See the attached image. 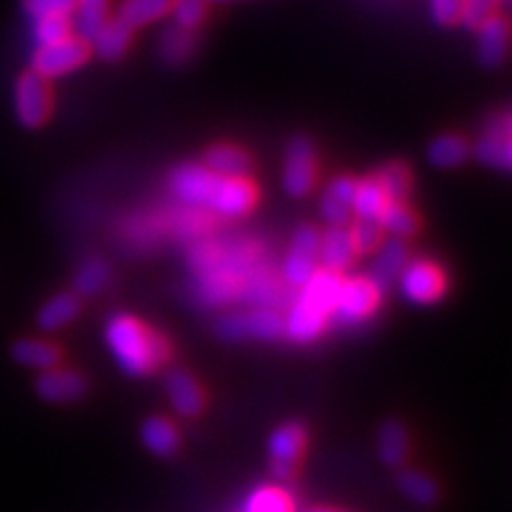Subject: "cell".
Wrapping results in <instances>:
<instances>
[{
    "instance_id": "4316f807",
    "label": "cell",
    "mask_w": 512,
    "mask_h": 512,
    "mask_svg": "<svg viewBox=\"0 0 512 512\" xmlns=\"http://www.w3.org/2000/svg\"><path fill=\"white\" fill-rule=\"evenodd\" d=\"M171 8H174V0H124L117 17L131 29H140L171 15Z\"/></svg>"
},
{
    "instance_id": "6da1fadb",
    "label": "cell",
    "mask_w": 512,
    "mask_h": 512,
    "mask_svg": "<svg viewBox=\"0 0 512 512\" xmlns=\"http://www.w3.org/2000/svg\"><path fill=\"white\" fill-rule=\"evenodd\" d=\"M105 342L117 366L131 377L155 373L171 356L169 339L128 313H117L110 318L105 328Z\"/></svg>"
},
{
    "instance_id": "2e32d148",
    "label": "cell",
    "mask_w": 512,
    "mask_h": 512,
    "mask_svg": "<svg viewBox=\"0 0 512 512\" xmlns=\"http://www.w3.org/2000/svg\"><path fill=\"white\" fill-rule=\"evenodd\" d=\"M356 256L358 254L354 249V242H351L349 228L328 226L323 233H320L318 259H320V266H323L325 271L342 275L351 264H354Z\"/></svg>"
},
{
    "instance_id": "ba28073f",
    "label": "cell",
    "mask_w": 512,
    "mask_h": 512,
    "mask_svg": "<svg viewBox=\"0 0 512 512\" xmlns=\"http://www.w3.org/2000/svg\"><path fill=\"white\" fill-rule=\"evenodd\" d=\"M306 448V430L299 422L275 427L268 439V467L275 479H290Z\"/></svg>"
},
{
    "instance_id": "ab89813d",
    "label": "cell",
    "mask_w": 512,
    "mask_h": 512,
    "mask_svg": "<svg viewBox=\"0 0 512 512\" xmlns=\"http://www.w3.org/2000/svg\"><path fill=\"white\" fill-rule=\"evenodd\" d=\"M76 0H24V10L31 19L72 17Z\"/></svg>"
},
{
    "instance_id": "e575fe53",
    "label": "cell",
    "mask_w": 512,
    "mask_h": 512,
    "mask_svg": "<svg viewBox=\"0 0 512 512\" xmlns=\"http://www.w3.org/2000/svg\"><path fill=\"white\" fill-rule=\"evenodd\" d=\"M74 36L72 17H41L34 19V43L36 48L55 46Z\"/></svg>"
},
{
    "instance_id": "60d3db41",
    "label": "cell",
    "mask_w": 512,
    "mask_h": 512,
    "mask_svg": "<svg viewBox=\"0 0 512 512\" xmlns=\"http://www.w3.org/2000/svg\"><path fill=\"white\" fill-rule=\"evenodd\" d=\"M356 185H358V181H354L351 176H339L328 185L325 195H328L330 200H335L351 209V204H354V195H356Z\"/></svg>"
},
{
    "instance_id": "8992f818",
    "label": "cell",
    "mask_w": 512,
    "mask_h": 512,
    "mask_svg": "<svg viewBox=\"0 0 512 512\" xmlns=\"http://www.w3.org/2000/svg\"><path fill=\"white\" fill-rule=\"evenodd\" d=\"M219 183L221 176L211 174L204 164H181L169 176V188L178 200L190 204V207H202L209 211Z\"/></svg>"
},
{
    "instance_id": "ffe728a7",
    "label": "cell",
    "mask_w": 512,
    "mask_h": 512,
    "mask_svg": "<svg viewBox=\"0 0 512 512\" xmlns=\"http://www.w3.org/2000/svg\"><path fill=\"white\" fill-rule=\"evenodd\" d=\"M133 41V29L121 22L119 17L107 19L102 29L95 34L91 46L95 48V55L105 62H117L126 55L128 46Z\"/></svg>"
},
{
    "instance_id": "d4e9b609",
    "label": "cell",
    "mask_w": 512,
    "mask_h": 512,
    "mask_svg": "<svg viewBox=\"0 0 512 512\" xmlns=\"http://www.w3.org/2000/svg\"><path fill=\"white\" fill-rule=\"evenodd\" d=\"M12 356H15L19 366H27L31 370L46 373V370L57 368L62 351L57 349L53 342H43V339H22V342H17L15 347H12Z\"/></svg>"
},
{
    "instance_id": "1f68e13d",
    "label": "cell",
    "mask_w": 512,
    "mask_h": 512,
    "mask_svg": "<svg viewBox=\"0 0 512 512\" xmlns=\"http://www.w3.org/2000/svg\"><path fill=\"white\" fill-rule=\"evenodd\" d=\"M159 53H162L164 62L171 64V67H178V64L188 62L192 53H195V34L174 24V27H169L162 34Z\"/></svg>"
},
{
    "instance_id": "5b68a950",
    "label": "cell",
    "mask_w": 512,
    "mask_h": 512,
    "mask_svg": "<svg viewBox=\"0 0 512 512\" xmlns=\"http://www.w3.org/2000/svg\"><path fill=\"white\" fill-rule=\"evenodd\" d=\"M399 285L408 302L420 306L437 304L446 294V273L430 259H413L403 266Z\"/></svg>"
},
{
    "instance_id": "ee69618b",
    "label": "cell",
    "mask_w": 512,
    "mask_h": 512,
    "mask_svg": "<svg viewBox=\"0 0 512 512\" xmlns=\"http://www.w3.org/2000/svg\"><path fill=\"white\" fill-rule=\"evenodd\" d=\"M214 3H228V0H214Z\"/></svg>"
},
{
    "instance_id": "d6986e66",
    "label": "cell",
    "mask_w": 512,
    "mask_h": 512,
    "mask_svg": "<svg viewBox=\"0 0 512 512\" xmlns=\"http://www.w3.org/2000/svg\"><path fill=\"white\" fill-rule=\"evenodd\" d=\"M285 320V335L297 344H311L313 339L323 335V330L328 328V318L320 316L318 311H313L311 306L304 302H294L290 313Z\"/></svg>"
},
{
    "instance_id": "277c9868",
    "label": "cell",
    "mask_w": 512,
    "mask_h": 512,
    "mask_svg": "<svg viewBox=\"0 0 512 512\" xmlns=\"http://www.w3.org/2000/svg\"><path fill=\"white\" fill-rule=\"evenodd\" d=\"M318 178V159L316 147L309 138L294 136L287 143L285 150V171H283V185L285 192L294 200L306 197L313 190Z\"/></svg>"
},
{
    "instance_id": "f546056e",
    "label": "cell",
    "mask_w": 512,
    "mask_h": 512,
    "mask_svg": "<svg viewBox=\"0 0 512 512\" xmlns=\"http://www.w3.org/2000/svg\"><path fill=\"white\" fill-rule=\"evenodd\" d=\"M375 181L380 183L384 195L389 202H406L413 188V174L411 166L403 162H389L382 169H377Z\"/></svg>"
},
{
    "instance_id": "52a82bcc",
    "label": "cell",
    "mask_w": 512,
    "mask_h": 512,
    "mask_svg": "<svg viewBox=\"0 0 512 512\" xmlns=\"http://www.w3.org/2000/svg\"><path fill=\"white\" fill-rule=\"evenodd\" d=\"M320 230L316 226H302L294 233L290 252L285 256L283 275L292 287H302L320 268Z\"/></svg>"
},
{
    "instance_id": "f1b7e54d",
    "label": "cell",
    "mask_w": 512,
    "mask_h": 512,
    "mask_svg": "<svg viewBox=\"0 0 512 512\" xmlns=\"http://www.w3.org/2000/svg\"><path fill=\"white\" fill-rule=\"evenodd\" d=\"M242 512H294V501L283 486L261 484L249 491Z\"/></svg>"
},
{
    "instance_id": "7c38bea8",
    "label": "cell",
    "mask_w": 512,
    "mask_h": 512,
    "mask_svg": "<svg viewBox=\"0 0 512 512\" xmlns=\"http://www.w3.org/2000/svg\"><path fill=\"white\" fill-rule=\"evenodd\" d=\"M166 396H169L171 408L181 415V418H195L204 411V392L200 382L192 377L188 370L174 368L166 375Z\"/></svg>"
},
{
    "instance_id": "44dd1931",
    "label": "cell",
    "mask_w": 512,
    "mask_h": 512,
    "mask_svg": "<svg viewBox=\"0 0 512 512\" xmlns=\"http://www.w3.org/2000/svg\"><path fill=\"white\" fill-rule=\"evenodd\" d=\"M140 439H143L147 451L162 458L174 456L178 446H181V437H178L176 425L171 420L162 418V415H152V418H147L143 422V427H140Z\"/></svg>"
},
{
    "instance_id": "3957f363",
    "label": "cell",
    "mask_w": 512,
    "mask_h": 512,
    "mask_svg": "<svg viewBox=\"0 0 512 512\" xmlns=\"http://www.w3.org/2000/svg\"><path fill=\"white\" fill-rule=\"evenodd\" d=\"M380 297L382 292L377 290L368 275H363V278L358 275V278L344 280L330 318H335V323L339 325L363 323V320H368L377 311V306H380Z\"/></svg>"
},
{
    "instance_id": "603a6c76",
    "label": "cell",
    "mask_w": 512,
    "mask_h": 512,
    "mask_svg": "<svg viewBox=\"0 0 512 512\" xmlns=\"http://www.w3.org/2000/svg\"><path fill=\"white\" fill-rule=\"evenodd\" d=\"M482 145L498 164V169L512 171V114L491 119L482 133Z\"/></svg>"
},
{
    "instance_id": "9c48e42d",
    "label": "cell",
    "mask_w": 512,
    "mask_h": 512,
    "mask_svg": "<svg viewBox=\"0 0 512 512\" xmlns=\"http://www.w3.org/2000/svg\"><path fill=\"white\" fill-rule=\"evenodd\" d=\"M88 60V46L79 38L72 36L67 41L55 43V46L36 48L34 57H31V72H36L43 79H55V76L74 72Z\"/></svg>"
},
{
    "instance_id": "74e56055",
    "label": "cell",
    "mask_w": 512,
    "mask_h": 512,
    "mask_svg": "<svg viewBox=\"0 0 512 512\" xmlns=\"http://www.w3.org/2000/svg\"><path fill=\"white\" fill-rule=\"evenodd\" d=\"M496 5H498V0H463V5H460L458 22L463 24L465 29L477 31L486 22V19H491L496 15Z\"/></svg>"
},
{
    "instance_id": "5bb4252c",
    "label": "cell",
    "mask_w": 512,
    "mask_h": 512,
    "mask_svg": "<svg viewBox=\"0 0 512 512\" xmlns=\"http://www.w3.org/2000/svg\"><path fill=\"white\" fill-rule=\"evenodd\" d=\"M510 22L505 17L494 15L486 19L482 27L477 29V60L484 67L494 69L498 64H503L510 50Z\"/></svg>"
},
{
    "instance_id": "7402d4cb",
    "label": "cell",
    "mask_w": 512,
    "mask_h": 512,
    "mask_svg": "<svg viewBox=\"0 0 512 512\" xmlns=\"http://www.w3.org/2000/svg\"><path fill=\"white\" fill-rule=\"evenodd\" d=\"M72 29L79 41L91 46L93 38L110 19V0H76Z\"/></svg>"
},
{
    "instance_id": "4fadbf2b",
    "label": "cell",
    "mask_w": 512,
    "mask_h": 512,
    "mask_svg": "<svg viewBox=\"0 0 512 512\" xmlns=\"http://www.w3.org/2000/svg\"><path fill=\"white\" fill-rule=\"evenodd\" d=\"M375 261L370 266L368 278L373 280V285L380 292H387L389 285H394V280L399 278L403 266L411 261V252H408V245L401 238L382 240V245L375 249Z\"/></svg>"
},
{
    "instance_id": "d6a6232c",
    "label": "cell",
    "mask_w": 512,
    "mask_h": 512,
    "mask_svg": "<svg viewBox=\"0 0 512 512\" xmlns=\"http://www.w3.org/2000/svg\"><path fill=\"white\" fill-rule=\"evenodd\" d=\"M382 230H389L394 238H411L418 233V216L408 209L406 202H389L380 216Z\"/></svg>"
},
{
    "instance_id": "836d02e7",
    "label": "cell",
    "mask_w": 512,
    "mask_h": 512,
    "mask_svg": "<svg viewBox=\"0 0 512 512\" xmlns=\"http://www.w3.org/2000/svg\"><path fill=\"white\" fill-rule=\"evenodd\" d=\"M107 280H110V266L100 259H91L81 266V271L74 278V292L79 297H93L100 290H105Z\"/></svg>"
},
{
    "instance_id": "d590c367",
    "label": "cell",
    "mask_w": 512,
    "mask_h": 512,
    "mask_svg": "<svg viewBox=\"0 0 512 512\" xmlns=\"http://www.w3.org/2000/svg\"><path fill=\"white\" fill-rule=\"evenodd\" d=\"M399 486H401L403 494H406L413 503H418V505H432L434 501H437V484H434L430 477L422 475V472H418V470L401 472Z\"/></svg>"
},
{
    "instance_id": "7bdbcfd3",
    "label": "cell",
    "mask_w": 512,
    "mask_h": 512,
    "mask_svg": "<svg viewBox=\"0 0 512 512\" xmlns=\"http://www.w3.org/2000/svg\"><path fill=\"white\" fill-rule=\"evenodd\" d=\"M306 512H344V510H337V508H311Z\"/></svg>"
},
{
    "instance_id": "4dcf8cb0",
    "label": "cell",
    "mask_w": 512,
    "mask_h": 512,
    "mask_svg": "<svg viewBox=\"0 0 512 512\" xmlns=\"http://www.w3.org/2000/svg\"><path fill=\"white\" fill-rule=\"evenodd\" d=\"M387 195H384L380 183L375 181V176L363 178L356 185L354 204H351V211L356 214V219H368V221H380L382 211L387 209Z\"/></svg>"
},
{
    "instance_id": "b9f144b4",
    "label": "cell",
    "mask_w": 512,
    "mask_h": 512,
    "mask_svg": "<svg viewBox=\"0 0 512 512\" xmlns=\"http://www.w3.org/2000/svg\"><path fill=\"white\" fill-rule=\"evenodd\" d=\"M463 0H432V17L439 27H453L460 19Z\"/></svg>"
},
{
    "instance_id": "cb8c5ba5",
    "label": "cell",
    "mask_w": 512,
    "mask_h": 512,
    "mask_svg": "<svg viewBox=\"0 0 512 512\" xmlns=\"http://www.w3.org/2000/svg\"><path fill=\"white\" fill-rule=\"evenodd\" d=\"M472 155V147L467 145L463 136H456V133H444V136H437L427 147V159H430L432 166L437 169H456V166H463Z\"/></svg>"
},
{
    "instance_id": "8fae6325",
    "label": "cell",
    "mask_w": 512,
    "mask_h": 512,
    "mask_svg": "<svg viewBox=\"0 0 512 512\" xmlns=\"http://www.w3.org/2000/svg\"><path fill=\"white\" fill-rule=\"evenodd\" d=\"M256 200H259V192H256V185L249 178L221 176L211 211L223 216V219H242V216H247L254 209Z\"/></svg>"
},
{
    "instance_id": "9a60e30c",
    "label": "cell",
    "mask_w": 512,
    "mask_h": 512,
    "mask_svg": "<svg viewBox=\"0 0 512 512\" xmlns=\"http://www.w3.org/2000/svg\"><path fill=\"white\" fill-rule=\"evenodd\" d=\"M36 392L50 403H74L86 396L88 384L83 375L67 368H53L41 373L36 382Z\"/></svg>"
},
{
    "instance_id": "8d00e7d4",
    "label": "cell",
    "mask_w": 512,
    "mask_h": 512,
    "mask_svg": "<svg viewBox=\"0 0 512 512\" xmlns=\"http://www.w3.org/2000/svg\"><path fill=\"white\" fill-rule=\"evenodd\" d=\"M351 242H354L356 254H370L382 245L384 230L380 221H368V219H356L354 226L349 228Z\"/></svg>"
},
{
    "instance_id": "7a4b0ae2",
    "label": "cell",
    "mask_w": 512,
    "mask_h": 512,
    "mask_svg": "<svg viewBox=\"0 0 512 512\" xmlns=\"http://www.w3.org/2000/svg\"><path fill=\"white\" fill-rule=\"evenodd\" d=\"M216 332L228 342H240V339L273 342L285 335V320L273 309H252L221 318Z\"/></svg>"
},
{
    "instance_id": "83f0119b",
    "label": "cell",
    "mask_w": 512,
    "mask_h": 512,
    "mask_svg": "<svg viewBox=\"0 0 512 512\" xmlns=\"http://www.w3.org/2000/svg\"><path fill=\"white\" fill-rule=\"evenodd\" d=\"M408 451H411V439H408L406 427L401 422H387L382 425L380 437H377V453L384 465L399 467L406 463Z\"/></svg>"
},
{
    "instance_id": "f35d334b",
    "label": "cell",
    "mask_w": 512,
    "mask_h": 512,
    "mask_svg": "<svg viewBox=\"0 0 512 512\" xmlns=\"http://www.w3.org/2000/svg\"><path fill=\"white\" fill-rule=\"evenodd\" d=\"M204 12H207V0H174V15L178 27L195 31L204 22Z\"/></svg>"
},
{
    "instance_id": "e0dca14e",
    "label": "cell",
    "mask_w": 512,
    "mask_h": 512,
    "mask_svg": "<svg viewBox=\"0 0 512 512\" xmlns=\"http://www.w3.org/2000/svg\"><path fill=\"white\" fill-rule=\"evenodd\" d=\"M204 166L211 174L223 178H247L254 169L252 157L245 147L233 143H216L204 152Z\"/></svg>"
},
{
    "instance_id": "484cf974",
    "label": "cell",
    "mask_w": 512,
    "mask_h": 512,
    "mask_svg": "<svg viewBox=\"0 0 512 512\" xmlns=\"http://www.w3.org/2000/svg\"><path fill=\"white\" fill-rule=\"evenodd\" d=\"M79 309L81 304L76 294H55V297L48 299V302L43 304V309L38 311V328L43 332H57L67 328V325L79 316Z\"/></svg>"
},
{
    "instance_id": "30bf717a",
    "label": "cell",
    "mask_w": 512,
    "mask_h": 512,
    "mask_svg": "<svg viewBox=\"0 0 512 512\" xmlns=\"http://www.w3.org/2000/svg\"><path fill=\"white\" fill-rule=\"evenodd\" d=\"M15 112L24 126L38 128L50 117V88L48 81L36 72L19 76L15 86Z\"/></svg>"
},
{
    "instance_id": "ac0fdd59",
    "label": "cell",
    "mask_w": 512,
    "mask_h": 512,
    "mask_svg": "<svg viewBox=\"0 0 512 512\" xmlns=\"http://www.w3.org/2000/svg\"><path fill=\"white\" fill-rule=\"evenodd\" d=\"M344 278L339 273L325 271V268H318L313 273V278L302 287V294H299V302L311 306L313 311H318L320 316L330 318L332 309H335L339 290H342Z\"/></svg>"
}]
</instances>
